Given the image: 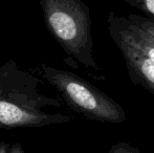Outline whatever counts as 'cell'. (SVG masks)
Returning <instances> with one entry per match:
<instances>
[{"instance_id":"ba28073f","label":"cell","mask_w":154,"mask_h":153,"mask_svg":"<svg viewBox=\"0 0 154 153\" xmlns=\"http://www.w3.org/2000/svg\"><path fill=\"white\" fill-rule=\"evenodd\" d=\"M108 153H142L137 148L126 142H121V143L114 144L111 146Z\"/></svg>"},{"instance_id":"6da1fadb","label":"cell","mask_w":154,"mask_h":153,"mask_svg":"<svg viewBox=\"0 0 154 153\" xmlns=\"http://www.w3.org/2000/svg\"><path fill=\"white\" fill-rule=\"evenodd\" d=\"M41 85L39 78L21 69L15 60L0 66V129L42 128L72 120L71 115L47 111L62 103L41 92Z\"/></svg>"},{"instance_id":"3957f363","label":"cell","mask_w":154,"mask_h":153,"mask_svg":"<svg viewBox=\"0 0 154 153\" xmlns=\"http://www.w3.org/2000/svg\"><path fill=\"white\" fill-rule=\"evenodd\" d=\"M43 78L56 88L66 105L87 120L120 124L126 121L125 109L107 93L75 72L41 64Z\"/></svg>"},{"instance_id":"277c9868","label":"cell","mask_w":154,"mask_h":153,"mask_svg":"<svg viewBox=\"0 0 154 153\" xmlns=\"http://www.w3.org/2000/svg\"><path fill=\"white\" fill-rule=\"evenodd\" d=\"M110 37L123 56L130 81L154 96V61L118 36Z\"/></svg>"},{"instance_id":"5b68a950","label":"cell","mask_w":154,"mask_h":153,"mask_svg":"<svg viewBox=\"0 0 154 153\" xmlns=\"http://www.w3.org/2000/svg\"><path fill=\"white\" fill-rule=\"evenodd\" d=\"M107 29L109 35L120 37L154 61V37L131 22L127 17L109 12L107 16Z\"/></svg>"},{"instance_id":"9c48e42d","label":"cell","mask_w":154,"mask_h":153,"mask_svg":"<svg viewBox=\"0 0 154 153\" xmlns=\"http://www.w3.org/2000/svg\"><path fill=\"white\" fill-rule=\"evenodd\" d=\"M8 153H25V151H24V149H23L22 145H21L19 142H16V143L11 144Z\"/></svg>"},{"instance_id":"7a4b0ae2","label":"cell","mask_w":154,"mask_h":153,"mask_svg":"<svg viewBox=\"0 0 154 153\" xmlns=\"http://www.w3.org/2000/svg\"><path fill=\"white\" fill-rule=\"evenodd\" d=\"M48 33L70 58L100 70L93 57L90 8L82 0H39Z\"/></svg>"},{"instance_id":"52a82bcc","label":"cell","mask_w":154,"mask_h":153,"mask_svg":"<svg viewBox=\"0 0 154 153\" xmlns=\"http://www.w3.org/2000/svg\"><path fill=\"white\" fill-rule=\"evenodd\" d=\"M128 4L136 8L146 16L154 18V0H125Z\"/></svg>"},{"instance_id":"30bf717a","label":"cell","mask_w":154,"mask_h":153,"mask_svg":"<svg viewBox=\"0 0 154 153\" xmlns=\"http://www.w3.org/2000/svg\"><path fill=\"white\" fill-rule=\"evenodd\" d=\"M10 146L11 144L5 141L0 142V153H8L10 151Z\"/></svg>"},{"instance_id":"8992f818","label":"cell","mask_w":154,"mask_h":153,"mask_svg":"<svg viewBox=\"0 0 154 153\" xmlns=\"http://www.w3.org/2000/svg\"><path fill=\"white\" fill-rule=\"evenodd\" d=\"M127 18L154 37V18L148 16H140L137 14H130L127 16Z\"/></svg>"}]
</instances>
